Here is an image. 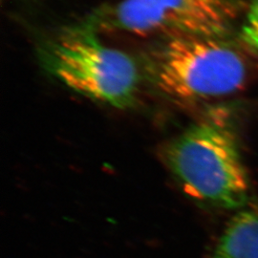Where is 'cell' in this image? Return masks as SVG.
I'll return each mask as SVG.
<instances>
[{
  "instance_id": "8992f818",
  "label": "cell",
  "mask_w": 258,
  "mask_h": 258,
  "mask_svg": "<svg viewBox=\"0 0 258 258\" xmlns=\"http://www.w3.org/2000/svg\"><path fill=\"white\" fill-rule=\"evenodd\" d=\"M240 38L258 55V0H252L240 29Z\"/></svg>"
},
{
  "instance_id": "277c9868",
  "label": "cell",
  "mask_w": 258,
  "mask_h": 258,
  "mask_svg": "<svg viewBox=\"0 0 258 258\" xmlns=\"http://www.w3.org/2000/svg\"><path fill=\"white\" fill-rule=\"evenodd\" d=\"M238 8L239 0H121L87 25L143 37H223Z\"/></svg>"
},
{
  "instance_id": "3957f363",
  "label": "cell",
  "mask_w": 258,
  "mask_h": 258,
  "mask_svg": "<svg viewBox=\"0 0 258 258\" xmlns=\"http://www.w3.org/2000/svg\"><path fill=\"white\" fill-rule=\"evenodd\" d=\"M44 61L58 81L92 100L119 108L135 100L140 84L136 62L103 44L87 24L70 28L49 42Z\"/></svg>"
},
{
  "instance_id": "5b68a950",
  "label": "cell",
  "mask_w": 258,
  "mask_h": 258,
  "mask_svg": "<svg viewBox=\"0 0 258 258\" xmlns=\"http://www.w3.org/2000/svg\"><path fill=\"white\" fill-rule=\"evenodd\" d=\"M212 258H258V208L241 211L232 217Z\"/></svg>"
},
{
  "instance_id": "7a4b0ae2",
  "label": "cell",
  "mask_w": 258,
  "mask_h": 258,
  "mask_svg": "<svg viewBox=\"0 0 258 258\" xmlns=\"http://www.w3.org/2000/svg\"><path fill=\"white\" fill-rule=\"evenodd\" d=\"M148 72L157 88L182 101H203L241 90L248 67L222 37L163 38L149 54Z\"/></svg>"
},
{
  "instance_id": "6da1fadb",
  "label": "cell",
  "mask_w": 258,
  "mask_h": 258,
  "mask_svg": "<svg viewBox=\"0 0 258 258\" xmlns=\"http://www.w3.org/2000/svg\"><path fill=\"white\" fill-rule=\"evenodd\" d=\"M167 165L191 199L223 209H240L249 198V179L236 140L216 119L204 120L172 142Z\"/></svg>"
}]
</instances>
